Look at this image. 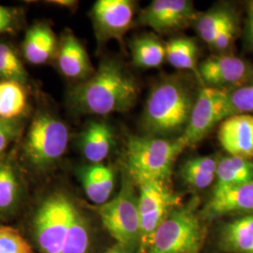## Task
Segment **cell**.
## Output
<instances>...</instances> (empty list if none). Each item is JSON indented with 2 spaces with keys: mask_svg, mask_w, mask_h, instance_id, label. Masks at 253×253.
Listing matches in <instances>:
<instances>
[{
  "mask_svg": "<svg viewBox=\"0 0 253 253\" xmlns=\"http://www.w3.org/2000/svg\"><path fill=\"white\" fill-rule=\"evenodd\" d=\"M138 85L125 68L114 59H106L84 81L69 94V104L77 114L105 116L124 113L135 103Z\"/></svg>",
  "mask_w": 253,
  "mask_h": 253,
  "instance_id": "obj_1",
  "label": "cell"
},
{
  "mask_svg": "<svg viewBox=\"0 0 253 253\" xmlns=\"http://www.w3.org/2000/svg\"><path fill=\"white\" fill-rule=\"evenodd\" d=\"M0 253H34V252L17 229L11 226H0Z\"/></svg>",
  "mask_w": 253,
  "mask_h": 253,
  "instance_id": "obj_29",
  "label": "cell"
},
{
  "mask_svg": "<svg viewBox=\"0 0 253 253\" xmlns=\"http://www.w3.org/2000/svg\"><path fill=\"white\" fill-rule=\"evenodd\" d=\"M217 160L213 157H196L188 160L181 168V176L193 189L204 190L216 180Z\"/></svg>",
  "mask_w": 253,
  "mask_h": 253,
  "instance_id": "obj_21",
  "label": "cell"
},
{
  "mask_svg": "<svg viewBox=\"0 0 253 253\" xmlns=\"http://www.w3.org/2000/svg\"><path fill=\"white\" fill-rule=\"evenodd\" d=\"M89 242L88 223L78 208L74 207L61 253H86Z\"/></svg>",
  "mask_w": 253,
  "mask_h": 253,
  "instance_id": "obj_26",
  "label": "cell"
},
{
  "mask_svg": "<svg viewBox=\"0 0 253 253\" xmlns=\"http://www.w3.org/2000/svg\"><path fill=\"white\" fill-rule=\"evenodd\" d=\"M135 3L130 0H99L91 9L92 24L100 43L116 40L122 43L132 26Z\"/></svg>",
  "mask_w": 253,
  "mask_h": 253,
  "instance_id": "obj_10",
  "label": "cell"
},
{
  "mask_svg": "<svg viewBox=\"0 0 253 253\" xmlns=\"http://www.w3.org/2000/svg\"><path fill=\"white\" fill-rule=\"evenodd\" d=\"M235 31L236 26L235 20L232 16H230L223 25V27H221L220 31L218 32L212 46L219 51L225 50L232 43L233 39L235 37Z\"/></svg>",
  "mask_w": 253,
  "mask_h": 253,
  "instance_id": "obj_33",
  "label": "cell"
},
{
  "mask_svg": "<svg viewBox=\"0 0 253 253\" xmlns=\"http://www.w3.org/2000/svg\"><path fill=\"white\" fill-rule=\"evenodd\" d=\"M74 204L61 192L46 197L37 210L33 229L42 253H61Z\"/></svg>",
  "mask_w": 253,
  "mask_h": 253,
  "instance_id": "obj_7",
  "label": "cell"
},
{
  "mask_svg": "<svg viewBox=\"0 0 253 253\" xmlns=\"http://www.w3.org/2000/svg\"><path fill=\"white\" fill-rule=\"evenodd\" d=\"M55 57L60 73L67 78L83 82L95 73L85 48L70 30L61 37Z\"/></svg>",
  "mask_w": 253,
  "mask_h": 253,
  "instance_id": "obj_14",
  "label": "cell"
},
{
  "mask_svg": "<svg viewBox=\"0 0 253 253\" xmlns=\"http://www.w3.org/2000/svg\"><path fill=\"white\" fill-rule=\"evenodd\" d=\"M21 182L13 163L9 159L0 162V213L17 208L21 199Z\"/></svg>",
  "mask_w": 253,
  "mask_h": 253,
  "instance_id": "obj_23",
  "label": "cell"
},
{
  "mask_svg": "<svg viewBox=\"0 0 253 253\" xmlns=\"http://www.w3.org/2000/svg\"><path fill=\"white\" fill-rule=\"evenodd\" d=\"M220 245L231 253H253V213L226 223L220 234Z\"/></svg>",
  "mask_w": 253,
  "mask_h": 253,
  "instance_id": "obj_19",
  "label": "cell"
},
{
  "mask_svg": "<svg viewBox=\"0 0 253 253\" xmlns=\"http://www.w3.org/2000/svg\"><path fill=\"white\" fill-rule=\"evenodd\" d=\"M132 62L143 69L158 68L166 58V48L152 35L138 37L130 42Z\"/></svg>",
  "mask_w": 253,
  "mask_h": 253,
  "instance_id": "obj_22",
  "label": "cell"
},
{
  "mask_svg": "<svg viewBox=\"0 0 253 253\" xmlns=\"http://www.w3.org/2000/svg\"><path fill=\"white\" fill-rule=\"evenodd\" d=\"M180 197L169 188L168 183L151 181L139 185V253H147L158 228L180 205Z\"/></svg>",
  "mask_w": 253,
  "mask_h": 253,
  "instance_id": "obj_8",
  "label": "cell"
},
{
  "mask_svg": "<svg viewBox=\"0 0 253 253\" xmlns=\"http://www.w3.org/2000/svg\"><path fill=\"white\" fill-rule=\"evenodd\" d=\"M133 182L127 177L113 200L99 206L98 214L110 235L125 252L139 247L140 214Z\"/></svg>",
  "mask_w": 253,
  "mask_h": 253,
  "instance_id": "obj_5",
  "label": "cell"
},
{
  "mask_svg": "<svg viewBox=\"0 0 253 253\" xmlns=\"http://www.w3.org/2000/svg\"><path fill=\"white\" fill-rule=\"evenodd\" d=\"M253 180V160L227 156L217 163L214 191L226 190Z\"/></svg>",
  "mask_w": 253,
  "mask_h": 253,
  "instance_id": "obj_20",
  "label": "cell"
},
{
  "mask_svg": "<svg viewBox=\"0 0 253 253\" xmlns=\"http://www.w3.org/2000/svg\"><path fill=\"white\" fill-rule=\"evenodd\" d=\"M231 16L229 12L222 9L211 10L205 13L197 22V31L200 37L210 46H212L221 27Z\"/></svg>",
  "mask_w": 253,
  "mask_h": 253,
  "instance_id": "obj_28",
  "label": "cell"
},
{
  "mask_svg": "<svg viewBox=\"0 0 253 253\" xmlns=\"http://www.w3.org/2000/svg\"><path fill=\"white\" fill-rule=\"evenodd\" d=\"M79 177L87 198L101 206L108 202L115 189V173L108 166L99 163L83 167Z\"/></svg>",
  "mask_w": 253,
  "mask_h": 253,
  "instance_id": "obj_18",
  "label": "cell"
},
{
  "mask_svg": "<svg viewBox=\"0 0 253 253\" xmlns=\"http://www.w3.org/2000/svg\"><path fill=\"white\" fill-rule=\"evenodd\" d=\"M230 89L206 86L200 91L190 114L189 123L177 139L187 147L202 141L217 123L231 117Z\"/></svg>",
  "mask_w": 253,
  "mask_h": 253,
  "instance_id": "obj_9",
  "label": "cell"
},
{
  "mask_svg": "<svg viewBox=\"0 0 253 253\" xmlns=\"http://www.w3.org/2000/svg\"><path fill=\"white\" fill-rule=\"evenodd\" d=\"M198 70L202 83L217 88L240 86L253 78V66L232 55L211 56L200 64Z\"/></svg>",
  "mask_w": 253,
  "mask_h": 253,
  "instance_id": "obj_12",
  "label": "cell"
},
{
  "mask_svg": "<svg viewBox=\"0 0 253 253\" xmlns=\"http://www.w3.org/2000/svg\"><path fill=\"white\" fill-rule=\"evenodd\" d=\"M197 20L193 3L188 0H154L138 16L140 25L158 33H168L188 27Z\"/></svg>",
  "mask_w": 253,
  "mask_h": 253,
  "instance_id": "obj_11",
  "label": "cell"
},
{
  "mask_svg": "<svg viewBox=\"0 0 253 253\" xmlns=\"http://www.w3.org/2000/svg\"><path fill=\"white\" fill-rule=\"evenodd\" d=\"M115 142L112 126L104 121H91L80 137V148L91 164L101 163L111 152Z\"/></svg>",
  "mask_w": 253,
  "mask_h": 253,
  "instance_id": "obj_17",
  "label": "cell"
},
{
  "mask_svg": "<svg viewBox=\"0 0 253 253\" xmlns=\"http://www.w3.org/2000/svg\"><path fill=\"white\" fill-rule=\"evenodd\" d=\"M218 141L230 156L253 159V116L235 115L222 121Z\"/></svg>",
  "mask_w": 253,
  "mask_h": 253,
  "instance_id": "obj_13",
  "label": "cell"
},
{
  "mask_svg": "<svg viewBox=\"0 0 253 253\" xmlns=\"http://www.w3.org/2000/svg\"><path fill=\"white\" fill-rule=\"evenodd\" d=\"M27 107V93L22 84L0 81V118L18 119Z\"/></svg>",
  "mask_w": 253,
  "mask_h": 253,
  "instance_id": "obj_25",
  "label": "cell"
},
{
  "mask_svg": "<svg viewBox=\"0 0 253 253\" xmlns=\"http://www.w3.org/2000/svg\"><path fill=\"white\" fill-rule=\"evenodd\" d=\"M253 213V180L226 190L213 191L206 208L209 217L231 213Z\"/></svg>",
  "mask_w": 253,
  "mask_h": 253,
  "instance_id": "obj_15",
  "label": "cell"
},
{
  "mask_svg": "<svg viewBox=\"0 0 253 253\" xmlns=\"http://www.w3.org/2000/svg\"><path fill=\"white\" fill-rule=\"evenodd\" d=\"M246 30H247L248 41L253 46V1H251L248 4Z\"/></svg>",
  "mask_w": 253,
  "mask_h": 253,
  "instance_id": "obj_34",
  "label": "cell"
},
{
  "mask_svg": "<svg viewBox=\"0 0 253 253\" xmlns=\"http://www.w3.org/2000/svg\"><path fill=\"white\" fill-rule=\"evenodd\" d=\"M229 106L231 117L253 112V81L230 89Z\"/></svg>",
  "mask_w": 253,
  "mask_h": 253,
  "instance_id": "obj_30",
  "label": "cell"
},
{
  "mask_svg": "<svg viewBox=\"0 0 253 253\" xmlns=\"http://www.w3.org/2000/svg\"><path fill=\"white\" fill-rule=\"evenodd\" d=\"M195 100L187 82L165 78L155 85L146 100L142 121L145 131L153 137L182 134Z\"/></svg>",
  "mask_w": 253,
  "mask_h": 253,
  "instance_id": "obj_2",
  "label": "cell"
},
{
  "mask_svg": "<svg viewBox=\"0 0 253 253\" xmlns=\"http://www.w3.org/2000/svg\"><path fill=\"white\" fill-rule=\"evenodd\" d=\"M57 47L53 29L44 23H38L26 33L23 42V54L27 62L43 65L56 55Z\"/></svg>",
  "mask_w": 253,
  "mask_h": 253,
  "instance_id": "obj_16",
  "label": "cell"
},
{
  "mask_svg": "<svg viewBox=\"0 0 253 253\" xmlns=\"http://www.w3.org/2000/svg\"><path fill=\"white\" fill-rule=\"evenodd\" d=\"M184 149L185 146L177 138L130 137L125 153L128 177L138 186L151 181L168 183L173 163Z\"/></svg>",
  "mask_w": 253,
  "mask_h": 253,
  "instance_id": "obj_3",
  "label": "cell"
},
{
  "mask_svg": "<svg viewBox=\"0 0 253 253\" xmlns=\"http://www.w3.org/2000/svg\"><path fill=\"white\" fill-rule=\"evenodd\" d=\"M21 131V122L19 119L0 118V156L4 153Z\"/></svg>",
  "mask_w": 253,
  "mask_h": 253,
  "instance_id": "obj_31",
  "label": "cell"
},
{
  "mask_svg": "<svg viewBox=\"0 0 253 253\" xmlns=\"http://www.w3.org/2000/svg\"><path fill=\"white\" fill-rule=\"evenodd\" d=\"M0 78L22 84L28 79L27 70L14 50L7 43L0 42Z\"/></svg>",
  "mask_w": 253,
  "mask_h": 253,
  "instance_id": "obj_27",
  "label": "cell"
},
{
  "mask_svg": "<svg viewBox=\"0 0 253 253\" xmlns=\"http://www.w3.org/2000/svg\"><path fill=\"white\" fill-rule=\"evenodd\" d=\"M165 48L166 59L172 67L178 70L193 71L201 81L197 68L198 48L192 40L188 38L172 39L165 44Z\"/></svg>",
  "mask_w": 253,
  "mask_h": 253,
  "instance_id": "obj_24",
  "label": "cell"
},
{
  "mask_svg": "<svg viewBox=\"0 0 253 253\" xmlns=\"http://www.w3.org/2000/svg\"><path fill=\"white\" fill-rule=\"evenodd\" d=\"M105 253H125V251L118 246L117 248H113V249L109 250L108 252H106Z\"/></svg>",
  "mask_w": 253,
  "mask_h": 253,
  "instance_id": "obj_35",
  "label": "cell"
},
{
  "mask_svg": "<svg viewBox=\"0 0 253 253\" xmlns=\"http://www.w3.org/2000/svg\"><path fill=\"white\" fill-rule=\"evenodd\" d=\"M19 22L20 16L16 9L0 5V34L15 32Z\"/></svg>",
  "mask_w": 253,
  "mask_h": 253,
  "instance_id": "obj_32",
  "label": "cell"
},
{
  "mask_svg": "<svg viewBox=\"0 0 253 253\" xmlns=\"http://www.w3.org/2000/svg\"><path fill=\"white\" fill-rule=\"evenodd\" d=\"M69 128L61 119L49 113L35 117L28 128L23 153L37 169H46L57 163L67 151Z\"/></svg>",
  "mask_w": 253,
  "mask_h": 253,
  "instance_id": "obj_4",
  "label": "cell"
},
{
  "mask_svg": "<svg viewBox=\"0 0 253 253\" xmlns=\"http://www.w3.org/2000/svg\"><path fill=\"white\" fill-rule=\"evenodd\" d=\"M203 238V228L193 211L174 209L158 228L147 253H197Z\"/></svg>",
  "mask_w": 253,
  "mask_h": 253,
  "instance_id": "obj_6",
  "label": "cell"
}]
</instances>
